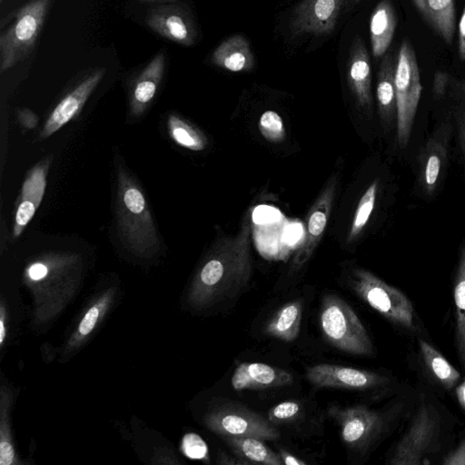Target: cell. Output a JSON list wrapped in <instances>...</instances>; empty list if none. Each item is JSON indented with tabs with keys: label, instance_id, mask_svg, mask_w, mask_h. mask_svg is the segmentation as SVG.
<instances>
[{
	"label": "cell",
	"instance_id": "obj_1",
	"mask_svg": "<svg viewBox=\"0 0 465 465\" xmlns=\"http://www.w3.org/2000/svg\"><path fill=\"white\" fill-rule=\"evenodd\" d=\"M455 424L451 413L430 391H420L407 428L395 443L388 463L428 465L438 459L440 461L454 446Z\"/></svg>",
	"mask_w": 465,
	"mask_h": 465
},
{
	"label": "cell",
	"instance_id": "obj_2",
	"mask_svg": "<svg viewBox=\"0 0 465 465\" xmlns=\"http://www.w3.org/2000/svg\"><path fill=\"white\" fill-rule=\"evenodd\" d=\"M252 227L245 221L234 236L223 237L203 263L195 291L201 302H220L236 296L252 275Z\"/></svg>",
	"mask_w": 465,
	"mask_h": 465
},
{
	"label": "cell",
	"instance_id": "obj_3",
	"mask_svg": "<svg viewBox=\"0 0 465 465\" xmlns=\"http://www.w3.org/2000/svg\"><path fill=\"white\" fill-rule=\"evenodd\" d=\"M116 226L120 239L132 251L146 254L159 247V236L146 198L123 164L117 168Z\"/></svg>",
	"mask_w": 465,
	"mask_h": 465
},
{
	"label": "cell",
	"instance_id": "obj_4",
	"mask_svg": "<svg viewBox=\"0 0 465 465\" xmlns=\"http://www.w3.org/2000/svg\"><path fill=\"white\" fill-rule=\"evenodd\" d=\"M415 399H411V393H404L384 410L358 405L331 407L329 412L341 426L343 442L351 450L366 452L411 412Z\"/></svg>",
	"mask_w": 465,
	"mask_h": 465
},
{
	"label": "cell",
	"instance_id": "obj_5",
	"mask_svg": "<svg viewBox=\"0 0 465 465\" xmlns=\"http://www.w3.org/2000/svg\"><path fill=\"white\" fill-rule=\"evenodd\" d=\"M351 286L363 302L400 331L415 337L421 336V322L412 302L401 290L363 268L352 271Z\"/></svg>",
	"mask_w": 465,
	"mask_h": 465
},
{
	"label": "cell",
	"instance_id": "obj_6",
	"mask_svg": "<svg viewBox=\"0 0 465 465\" xmlns=\"http://www.w3.org/2000/svg\"><path fill=\"white\" fill-rule=\"evenodd\" d=\"M453 126L441 116L417 151L414 159L416 196L430 202L443 189L453 151Z\"/></svg>",
	"mask_w": 465,
	"mask_h": 465
},
{
	"label": "cell",
	"instance_id": "obj_7",
	"mask_svg": "<svg viewBox=\"0 0 465 465\" xmlns=\"http://www.w3.org/2000/svg\"><path fill=\"white\" fill-rule=\"evenodd\" d=\"M397 125L394 138L398 152H405L411 143L422 84L417 57L411 43L404 39L400 46L394 76Z\"/></svg>",
	"mask_w": 465,
	"mask_h": 465
},
{
	"label": "cell",
	"instance_id": "obj_8",
	"mask_svg": "<svg viewBox=\"0 0 465 465\" xmlns=\"http://www.w3.org/2000/svg\"><path fill=\"white\" fill-rule=\"evenodd\" d=\"M320 324L325 339L335 348L357 356H371L374 347L354 310L340 297L326 295L322 303Z\"/></svg>",
	"mask_w": 465,
	"mask_h": 465
},
{
	"label": "cell",
	"instance_id": "obj_9",
	"mask_svg": "<svg viewBox=\"0 0 465 465\" xmlns=\"http://www.w3.org/2000/svg\"><path fill=\"white\" fill-rule=\"evenodd\" d=\"M53 0H30L13 15L0 35V73L28 57L45 24Z\"/></svg>",
	"mask_w": 465,
	"mask_h": 465
},
{
	"label": "cell",
	"instance_id": "obj_10",
	"mask_svg": "<svg viewBox=\"0 0 465 465\" xmlns=\"http://www.w3.org/2000/svg\"><path fill=\"white\" fill-rule=\"evenodd\" d=\"M210 428L223 437L246 436L262 440H274L280 432L269 420L237 404H225L208 419Z\"/></svg>",
	"mask_w": 465,
	"mask_h": 465
},
{
	"label": "cell",
	"instance_id": "obj_11",
	"mask_svg": "<svg viewBox=\"0 0 465 465\" xmlns=\"http://www.w3.org/2000/svg\"><path fill=\"white\" fill-rule=\"evenodd\" d=\"M307 380L316 387L343 388L352 390H382L394 385L389 376L366 370L335 364L321 363L310 367Z\"/></svg>",
	"mask_w": 465,
	"mask_h": 465
},
{
	"label": "cell",
	"instance_id": "obj_12",
	"mask_svg": "<svg viewBox=\"0 0 465 465\" xmlns=\"http://www.w3.org/2000/svg\"><path fill=\"white\" fill-rule=\"evenodd\" d=\"M342 0H303L294 9L291 20L293 35L330 34L337 22Z\"/></svg>",
	"mask_w": 465,
	"mask_h": 465
},
{
	"label": "cell",
	"instance_id": "obj_13",
	"mask_svg": "<svg viewBox=\"0 0 465 465\" xmlns=\"http://www.w3.org/2000/svg\"><path fill=\"white\" fill-rule=\"evenodd\" d=\"M104 74V68L94 70L60 100L47 117L40 132L41 139H45L54 134L80 113L85 102L102 81Z\"/></svg>",
	"mask_w": 465,
	"mask_h": 465
},
{
	"label": "cell",
	"instance_id": "obj_14",
	"mask_svg": "<svg viewBox=\"0 0 465 465\" xmlns=\"http://www.w3.org/2000/svg\"><path fill=\"white\" fill-rule=\"evenodd\" d=\"M146 25L159 35L184 46L193 45L196 39L192 16L181 5H164L152 8Z\"/></svg>",
	"mask_w": 465,
	"mask_h": 465
},
{
	"label": "cell",
	"instance_id": "obj_15",
	"mask_svg": "<svg viewBox=\"0 0 465 465\" xmlns=\"http://www.w3.org/2000/svg\"><path fill=\"white\" fill-rule=\"evenodd\" d=\"M337 182L336 177L329 180L310 210L305 238L293 260L296 268L302 266L311 258L324 233L335 198Z\"/></svg>",
	"mask_w": 465,
	"mask_h": 465
},
{
	"label": "cell",
	"instance_id": "obj_16",
	"mask_svg": "<svg viewBox=\"0 0 465 465\" xmlns=\"http://www.w3.org/2000/svg\"><path fill=\"white\" fill-rule=\"evenodd\" d=\"M50 158L35 165L27 173L15 209L12 237L16 239L31 222L45 195Z\"/></svg>",
	"mask_w": 465,
	"mask_h": 465
},
{
	"label": "cell",
	"instance_id": "obj_17",
	"mask_svg": "<svg viewBox=\"0 0 465 465\" xmlns=\"http://www.w3.org/2000/svg\"><path fill=\"white\" fill-rule=\"evenodd\" d=\"M348 83L359 107L371 115V69L369 53L361 37L356 36L351 45L348 60Z\"/></svg>",
	"mask_w": 465,
	"mask_h": 465
},
{
	"label": "cell",
	"instance_id": "obj_18",
	"mask_svg": "<svg viewBox=\"0 0 465 465\" xmlns=\"http://www.w3.org/2000/svg\"><path fill=\"white\" fill-rule=\"evenodd\" d=\"M447 103L446 116L453 126V151L465 177V79L454 78L449 74L445 92L440 98Z\"/></svg>",
	"mask_w": 465,
	"mask_h": 465
},
{
	"label": "cell",
	"instance_id": "obj_19",
	"mask_svg": "<svg viewBox=\"0 0 465 465\" xmlns=\"http://www.w3.org/2000/svg\"><path fill=\"white\" fill-rule=\"evenodd\" d=\"M397 56L393 53H386L380 64L377 84L376 101L381 124L386 134L395 138L397 125V105L395 94V69Z\"/></svg>",
	"mask_w": 465,
	"mask_h": 465
},
{
	"label": "cell",
	"instance_id": "obj_20",
	"mask_svg": "<svg viewBox=\"0 0 465 465\" xmlns=\"http://www.w3.org/2000/svg\"><path fill=\"white\" fill-rule=\"evenodd\" d=\"M292 381L293 377L288 371L262 362H242L232 377V385L236 391L282 387Z\"/></svg>",
	"mask_w": 465,
	"mask_h": 465
},
{
	"label": "cell",
	"instance_id": "obj_21",
	"mask_svg": "<svg viewBox=\"0 0 465 465\" xmlns=\"http://www.w3.org/2000/svg\"><path fill=\"white\" fill-rule=\"evenodd\" d=\"M164 68L165 55L159 52L140 72L130 92L129 106L133 115H142L150 105L163 80Z\"/></svg>",
	"mask_w": 465,
	"mask_h": 465
},
{
	"label": "cell",
	"instance_id": "obj_22",
	"mask_svg": "<svg viewBox=\"0 0 465 465\" xmlns=\"http://www.w3.org/2000/svg\"><path fill=\"white\" fill-rule=\"evenodd\" d=\"M421 367L429 381L445 392L453 393L462 380L460 372L422 336L417 337Z\"/></svg>",
	"mask_w": 465,
	"mask_h": 465
},
{
	"label": "cell",
	"instance_id": "obj_23",
	"mask_svg": "<svg viewBox=\"0 0 465 465\" xmlns=\"http://www.w3.org/2000/svg\"><path fill=\"white\" fill-rule=\"evenodd\" d=\"M453 301L456 352L460 368L465 374V236L459 248L454 272Z\"/></svg>",
	"mask_w": 465,
	"mask_h": 465
},
{
	"label": "cell",
	"instance_id": "obj_24",
	"mask_svg": "<svg viewBox=\"0 0 465 465\" xmlns=\"http://www.w3.org/2000/svg\"><path fill=\"white\" fill-rule=\"evenodd\" d=\"M423 20L444 40L451 45L455 33L454 0H411Z\"/></svg>",
	"mask_w": 465,
	"mask_h": 465
},
{
	"label": "cell",
	"instance_id": "obj_25",
	"mask_svg": "<svg viewBox=\"0 0 465 465\" xmlns=\"http://www.w3.org/2000/svg\"><path fill=\"white\" fill-rule=\"evenodd\" d=\"M212 63L230 72H248L254 65V58L246 38L232 35L222 42L213 52Z\"/></svg>",
	"mask_w": 465,
	"mask_h": 465
},
{
	"label": "cell",
	"instance_id": "obj_26",
	"mask_svg": "<svg viewBox=\"0 0 465 465\" xmlns=\"http://www.w3.org/2000/svg\"><path fill=\"white\" fill-rule=\"evenodd\" d=\"M396 25V13L391 0H381L370 19V39L372 55L375 58H380L387 53Z\"/></svg>",
	"mask_w": 465,
	"mask_h": 465
},
{
	"label": "cell",
	"instance_id": "obj_27",
	"mask_svg": "<svg viewBox=\"0 0 465 465\" xmlns=\"http://www.w3.org/2000/svg\"><path fill=\"white\" fill-rule=\"evenodd\" d=\"M226 443L232 449L238 457L248 463L281 465L282 460L268 448L260 439L246 436L224 437Z\"/></svg>",
	"mask_w": 465,
	"mask_h": 465
},
{
	"label": "cell",
	"instance_id": "obj_28",
	"mask_svg": "<svg viewBox=\"0 0 465 465\" xmlns=\"http://www.w3.org/2000/svg\"><path fill=\"white\" fill-rule=\"evenodd\" d=\"M302 315V304L299 302H288L267 322L264 331L284 341H292L299 334Z\"/></svg>",
	"mask_w": 465,
	"mask_h": 465
},
{
	"label": "cell",
	"instance_id": "obj_29",
	"mask_svg": "<svg viewBox=\"0 0 465 465\" xmlns=\"http://www.w3.org/2000/svg\"><path fill=\"white\" fill-rule=\"evenodd\" d=\"M167 129L172 140L181 147L191 151H203L208 143L204 134L175 114L167 118Z\"/></svg>",
	"mask_w": 465,
	"mask_h": 465
},
{
	"label": "cell",
	"instance_id": "obj_30",
	"mask_svg": "<svg viewBox=\"0 0 465 465\" xmlns=\"http://www.w3.org/2000/svg\"><path fill=\"white\" fill-rule=\"evenodd\" d=\"M380 187V179H374L360 198L349 230L348 242H354L369 223L377 205Z\"/></svg>",
	"mask_w": 465,
	"mask_h": 465
},
{
	"label": "cell",
	"instance_id": "obj_31",
	"mask_svg": "<svg viewBox=\"0 0 465 465\" xmlns=\"http://www.w3.org/2000/svg\"><path fill=\"white\" fill-rule=\"evenodd\" d=\"M258 127L262 136L270 143H280L285 138L282 119L275 111L263 112L260 116Z\"/></svg>",
	"mask_w": 465,
	"mask_h": 465
},
{
	"label": "cell",
	"instance_id": "obj_32",
	"mask_svg": "<svg viewBox=\"0 0 465 465\" xmlns=\"http://www.w3.org/2000/svg\"><path fill=\"white\" fill-rule=\"evenodd\" d=\"M182 448L184 454L190 459L203 460L207 457V445L203 440L195 433H189L183 437Z\"/></svg>",
	"mask_w": 465,
	"mask_h": 465
},
{
	"label": "cell",
	"instance_id": "obj_33",
	"mask_svg": "<svg viewBox=\"0 0 465 465\" xmlns=\"http://www.w3.org/2000/svg\"><path fill=\"white\" fill-rule=\"evenodd\" d=\"M301 407L297 401H283L269 411L268 420L272 422H282L295 418L300 412Z\"/></svg>",
	"mask_w": 465,
	"mask_h": 465
},
{
	"label": "cell",
	"instance_id": "obj_34",
	"mask_svg": "<svg viewBox=\"0 0 465 465\" xmlns=\"http://www.w3.org/2000/svg\"><path fill=\"white\" fill-rule=\"evenodd\" d=\"M442 465H465V436L440 460Z\"/></svg>",
	"mask_w": 465,
	"mask_h": 465
},
{
	"label": "cell",
	"instance_id": "obj_35",
	"mask_svg": "<svg viewBox=\"0 0 465 465\" xmlns=\"http://www.w3.org/2000/svg\"><path fill=\"white\" fill-rule=\"evenodd\" d=\"M99 317V308L93 306L88 310L81 323L79 324V332L82 335H87L94 329Z\"/></svg>",
	"mask_w": 465,
	"mask_h": 465
},
{
	"label": "cell",
	"instance_id": "obj_36",
	"mask_svg": "<svg viewBox=\"0 0 465 465\" xmlns=\"http://www.w3.org/2000/svg\"><path fill=\"white\" fill-rule=\"evenodd\" d=\"M458 54L461 61H465V5L459 22Z\"/></svg>",
	"mask_w": 465,
	"mask_h": 465
},
{
	"label": "cell",
	"instance_id": "obj_37",
	"mask_svg": "<svg viewBox=\"0 0 465 465\" xmlns=\"http://www.w3.org/2000/svg\"><path fill=\"white\" fill-rule=\"evenodd\" d=\"M47 272V265L43 262H35L32 263L27 270L28 276L33 281L44 279L46 276Z\"/></svg>",
	"mask_w": 465,
	"mask_h": 465
},
{
	"label": "cell",
	"instance_id": "obj_38",
	"mask_svg": "<svg viewBox=\"0 0 465 465\" xmlns=\"http://www.w3.org/2000/svg\"><path fill=\"white\" fill-rule=\"evenodd\" d=\"M18 120L24 127L32 129L37 124L38 118L33 111L25 108L18 112Z\"/></svg>",
	"mask_w": 465,
	"mask_h": 465
},
{
	"label": "cell",
	"instance_id": "obj_39",
	"mask_svg": "<svg viewBox=\"0 0 465 465\" xmlns=\"http://www.w3.org/2000/svg\"><path fill=\"white\" fill-rule=\"evenodd\" d=\"M14 460V450L9 442L1 441L0 443V464L9 465Z\"/></svg>",
	"mask_w": 465,
	"mask_h": 465
},
{
	"label": "cell",
	"instance_id": "obj_40",
	"mask_svg": "<svg viewBox=\"0 0 465 465\" xmlns=\"http://www.w3.org/2000/svg\"><path fill=\"white\" fill-rule=\"evenodd\" d=\"M460 408L465 413V378H462L460 382L456 386L453 393Z\"/></svg>",
	"mask_w": 465,
	"mask_h": 465
},
{
	"label": "cell",
	"instance_id": "obj_41",
	"mask_svg": "<svg viewBox=\"0 0 465 465\" xmlns=\"http://www.w3.org/2000/svg\"><path fill=\"white\" fill-rule=\"evenodd\" d=\"M282 460L286 465H305L306 462L303 460H299L293 455H291L290 453L286 451H282L281 453Z\"/></svg>",
	"mask_w": 465,
	"mask_h": 465
},
{
	"label": "cell",
	"instance_id": "obj_42",
	"mask_svg": "<svg viewBox=\"0 0 465 465\" xmlns=\"http://www.w3.org/2000/svg\"><path fill=\"white\" fill-rule=\"evenodd\" d=\"M5 331L4 319L2 316L0 319V344H2L4 341L5 335Z\"/></svg>",
	"mask_w": 465,
	"mask_h": 465
},
{
	"label": "cell",
	"instance_id": "obj_43",
	"mask_svg": "<svg viewBox=\"0 0 465 465\" xmlns=\"http://www.w3.org/2000/svg\"><path fill=\"white\" fill-rule=\"evenodd\" d=\"M137 1L142 4H152V3H170V2H175L178 0H137Z\"/></svg>",
	"mask_w": 465,
	"mask_h": 465
},
{
	"label": "cell",
	"instance_id": "obj_44",
	"mask_svg": "<svg viewBox=\"0 0 465 465\" xmlns=\"http://www.w3.org/2000/svg\"><path fill=\"white\" fill-rule=\"evenodd\" d=\"M4 0H0V2L2 3Z\"/></svg>",
	"mask_w": 465,
	"mask_h": 465
},
{
	"label": "cell",
	"instance_id": "obj_45",
	"mask_svg": "<svg viewBox=\"0 0 465 465\" xmlns=\"http://www.w3.org/2000/svg\"><path fill=\"white\" fill-rule=\"evenodd\" d=\"M356 1H359V0H356Z\"/></svg>",
	"mask_w": 465,
	"mask_h": 465
}]
</instances>
